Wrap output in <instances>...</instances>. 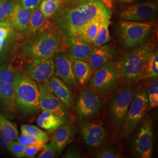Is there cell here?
<instances>
[{"label":"cell","instance_id":"836d02e7","mask_svg":"<svg viewBox=\"0 0 158 158\" xmlns=\"http://www.w3.org/2000/svg\"><path fill=\"white\" fill-rule=\"evenodd\" d=\"M47 142L42 141L35 142L26 147L25 152V157L32 158L35 157L37 153L41 151L42 148L45 145Z\"/></svg>","mask_w":158,"mask_h":158},{"label":"cell","instance_id":"b9f144b4","mask_svg":"<svg viewBox=\"0 0 158 158\" xmlns=\"http://www.w3.org/2000/svg\"><path fill=\"white\" fill-rule=\"evenodd\" d=\"M81 156L80 155V153L74 150V149H69L65 153L63 156V158H81Z\"/></svg>","mask_w":158,"mask_h":158},{"label":"cell","instance_id":"e575fe53","mask_svg":"<svg viewBox=\"0 0 158 158\" xmlns=\"http://www.w3.org/2000/svg\"><path fill=\"white\" fill-rule=\"evenodd\" d=\"M26 147L27 146L23 145L19 142L12 141L7 148L10 152L15 155L17 158H23L25 157Z\"/></svg>","mask_w":158,"mask_h":158},{"label":"cell","instance_id":"8d00e7d4","mask_svg":"<svg viewBox=\"0 0 158 158\" xmlns=\"http://www.w3.org/2000/svg\"><path fill=\"white\" fill-rule=\"evenodd\" d=\"M17 139H18V142L21 143L22 144L25 146H28L30 144H32L33 143L37 142L42 141L47 142L39 138H36L33 136L23 134H21V135L18 136Z\"/></svg>","mask_w":158,"mask_h":158},{"label":"cell","instance_id":"f1b7e54d","mask_svg":"<svg viewBox=\"0 0 158 158\" xmlns=\"http://www.w3.org/2000/svg\"><path fill=\"white\" fill-rule=\"evenodd\" d=\"M158 53L157 51H152L150 54L147 64L146 79H158Z\"/></svg>","mask_w":158,"mask_h":158},{"label":"cell","instance_id":"8992f818","mask_svg":"<svg viewBox=\"0 0 158 158\" xmlns=\"http://www.w3.org/2000/svg\"><path fill=\"white\" fill-rule=\"evenodd\" d=\"M120 81L117 61L111 60L96 70L89 81V89L103 97L112 93Z\"/></svg>","mask_w":158,"mask_h":158},{"label":"cell","instance_id":"7c38bea8","mask_svg":"<svg viewBox=\"0 0 158 158\" xmlns=\"http://www.w3.org/2000/svg\"><path fill=\"white\" fill-rule=\"evenodd\" d=\"M25 73L38 83L48 82L54 76L55 66L53 57L29 60L24 67Z\"/></svg>","mask_w":158,"mask_h":158},{"label":"cell","instance_id":"9c48e42d","mask_svg":"<svg viewBox=\"0 0 158 158\" xmlns=\"http://www.w3.org/2000/svg\"><path fill=\"white\" fill-rule=\"evenodd\" d=\"M103 101L90 89L80 92L75 102V112L80 120L87 121L98 115L102 111Z\"/></svg>","mask_w":158,"mask_h":158},{"label":"cell","instance_id":"ab89813d","mask_svg":"<svg viewBox=\"0 0 158 158\" xmlns=\"http://www.w3.org/2000/svg\"><path fill=\"white\" fill-rule=\"evenodd\" d=\"M12 141L13 140L12 139L6 136L0 131V145L2 147L7 148L11 143Z\"/></svg>","mask_w":158,"mask_h":158},{"label":"cell","instance_id":"ac0fdd59","mask_svg":"<svg viewBox=\"0 0 158 158\" xmlns=\"http://www.w3.org/2000/svg\"><path fill=\"white\" fill-rule=\"evenodd\" d=\"M56 130L50 143L55 149L57 155H60L73 138L74 131L72 123L67 120Z\"/></svg>","mask_w":158,"mask_h":158},{"label":"cell","instance_id":"44dd1931","mask_svg":"<svg viewBox=\"0 0 158 158\" xmlns=\"http://www.w3.org/2000/svg\"><path fill=\"white\" fill-rule=\"evenodd\" d=\"M0 98L8 113L12 115L17 113L14 84L0 81Z\"/></svg>","mask_w":158,"mask_h":158},{"label":"cell","instance_id":"9a60e30c","mask_svg":"<svg viewBox=\"0 0 158 158\" xmlns=\"http://www.w3.org/2000/svg\"><path fill=\"white\" fill-rule=\"evenodd\" d=\"M55 56L56 76L63 80L69 88L76 89L78 84L74 74L72 56L64 53H56Z\"/></svg>","mask_w":158,"mask_h":158},{"label":"cell","instance_id":"52a82bcc","mask_svg":"<svg viewBox=\"0 0 158 158\" xmlns=\"http://www.w3.org/2000/svg\"><path fill=\"white\" fill-rule=\"evenodd\" d=\"M152 31L149 23L121 20L118 29L119 40L125 49H133L143 45Z\"/></svg>","mask_w":158,"mask_h":158},{"label":"cell","instance_id":"7a4b0ae2","mask_svg":"<svg viewBox=\"0 0 158 158\" xmlns=\"http://www.w3.org/2000/svg\"><path fill=\"white\" fill-rule=\"evenodd\" d=\"M153 49L152 44H143L133 49L117 61L121 81L129 83L146 79L148 61Z\"/></svg>","mask_w":158,"mask_h":158},{"label":"cell","instance_id":"4316f807","mask_svg":"<svg viewBox=\"0 0 158 158\" xmlns=\"http://www.w3.org/2000/svg\"><path fill=\"white\" fill-rule=\"evenodd\" d=\"M17 3L15 0H6L0 3V26L10 27V19Z\"/></svg>","mask_w":158,"mask_h":158},{"label":"cell","instance_id":"30bf717a","mask_svg":"<svg viewBox=\"0 0 158 158\" xmlns=\"http://www.w3.org/2000/svg\"><path fill=\"white\" fill-rule=\"evenodd\" d=\"M40 90V107L42 111L55 114L64 120H67L68 107L55 96L48 82L38 83Z\"/></svg>","mask_w":158,"mask_h":158},{"label":"cell","instance_id":"3957f363","mask_svg":"<svg viewBox=\"0 0 158 158\" xmlns=\"http://www.w3.org/2000/svg\"><path fill=\"white\" fill-rule=\"evenodd\" d=\"M17 110L25 115H33L39 111L38 85L23 72H17L14 83Z\"/></svg>","mask_w":158,"mask_h":158},{"label":"cell","instance_id":"e0dca14e","mask_svg":"<svg viewBox=\"0 0 158 158\" xmlns=\"http://www.w3.org/2000/svg\"><path fill=\"white\" fill-rule=\"evenodd\" d=\"M32 12V10L26 8L17 3L10 19V27L19 33L26 34Z\"/></svg>","mask_w":158,"mask_h":158},{"label":"cell","instance_id":"1f68e13d","mask_svg":"<svg viewBox=\"0 0 158 158\" xmlns=\"http://www.w3.org/2000/svg\"><path fill=\"white\" fill-rule=\"evenodd\" d=\"M40 5V10L48 18L55 15L62 6V4L58 2L46 0L41 1Z\"/></svg>","mask_w":158,"mask_h":158},{"label":"cell","instance_id":"4fadbf2b","mask_svg":"<svg viewBox=\"0 0 158 158\" xmlns=\"http://www.w3.org/2000/svg\"><path fill=\"white\" fill-rule=\"evenodd\" d=\"M81 138L85 143L91 148L102 145L107 139V133L98 121H83L80 125Z\"/></svg>","mask_w":158,"mask_h":158},{"label":"cell","instance_id":"603a6c76","mask_svg":"<svg viewBox=\"0 0 158 158\" xmlns=\"http://www.w3.org/2000/svg\"><path fill=\"white\" fill-rule=\"evenodd\" d=\"M65 120L54 113L43 111L37 119V124L42 129L47 131H54L64 123Z\"/></svg>","mask_w":158,"mask_h":158},{"label":"cell","instance_id":"6da1fadb","mask_svg":"<svg viewBox=\"0 0 158 158\" xmlns=\"http://www.w3.org/2000/svg\"><path fill=\"white\" fill-rule=\"evenodd\" d=\"M111 17V11L102 0H80L72 6L59 8L55 22L63 34L69 38L77 37L90 23Z\"/></svg>","mask_w":158,"mask_h":158},{"label":"cell","instance_id":"5b68a950","mask_svg":"<svg viewBox=\"0 0 158 158\" xmlns=\"http://www.w3.org/2000/svg\"><path fill=\"white\" fill-rule=\"evenodd\" d=\"M140 85L138 82L117 86L112 92L108 106L110 119L115 126H121Z\"/></svg>","mask_w":158,"mask_h":158},{"label":"cell","instance_id":"ba28073f","mask_svg":"<svg viewBox=\"0 0 158 158\" xmlns=\"http://www.w3.org/2000/svg\"><path fill=\"white\" fill-rule=\"evenodd\" d=\"M149 107L147 89L139 87L130 104L122 124L123 133L128 137L143 118Z\"/></svg>","mask_w":158,"mask_h":158},{"label":"cell","instance_id":"484cf974","mask_svg":"<svg viewBox=\"0 0 158 158\" xmlns=\"http://www.w3.org/2000/svg\"><path fill=\"white\" fill-rule=\"evenodd\" d=\"M110 19L109 18L102 19L98 34L92 44L94 46L97 47L104 45L107 44L110 40V34L109 31Z\"/></svg>","mask_w":158,"mask_h":158},{"label":"cell","instance_id":"4dcf8cb0","mask_svg":"<svg viewBox=\"0 0 158 158\" xmlns=\"http://www.w3.org/2000/svg\"><path fill=\"white\" fill-rule=\"evenodd\" d=\"M21 131L23 134L33 136L47 142L49 140V136L46 132L32 125H23L21 127Z\"/></svg>","mask_w":158,"mask_h":158},{"label":"cell","instance_id":"74e56055","mask_svg":"<svg viewBox=\"0 0 158 158\" xmlns=\"http://www.w3.org/2000/svg\"><path fill=\"white\" fill-rule=\"evenodd\" d=\"M148 98H158V79H153L150 83L148 90Z\"/></svg>","mask_w":158,"mask_h":158},{"label":"cell","instance_id":"d6a6232c","mask_svg":"<svg viewBox=\"0 0 158 158\" xmlns=\"http://www.w3.org/2000/svg\"><path fill=\"white\" fill-rule=\"evenodd\" d=\"M94 157L98 158H122L121 154L117 150L111 147H104L95 153Z\"/></svg>","mask_w":158,"mask_h":158},{"label":"cell","instance_id":"83f0119b","mask_svg":"<svg viewBox=\"0 0 158 158\" xmlns=\"http://www.w3.org/2000/svg\"><path fill=\"white\" fill-rule=\"evenodd\" d=\"M0 131L6 136L12 140L16 139L18 136L17 125L0 114Z\"/></svg>","mask_w":158,"mask_h":158},{"label":"cell","instance_id":"ffe728a7","mask_svg":"<svg viewBox=\"0 0 158 158\" xmlns=\"http://www.w3.org/2000/svg\"><path fill=\"white\" fill-rule=\"evenodd\" d=\"M70 52L72 58L89 62L94 46L77 37L70 38Z\"/></svg>","mask_w":158,"mask_h":158},{"label":"cell","instance_id":"7402d4cb","mask_svg":"<svg viewBox=\"0 0 158 158\" xmlns=\"http://www.w3.org/2000/svg\"><path fill=\"white\" fill-rule=\"evenodd\" d=\"M72 64L75 78L78 85H87L93 74V70L89 62L72 58Z\"/></svg>","mask_w":158,"mask_h":158},{"label":"cell","instance_id":"f6af8a7d","mask_svg":"<svg viewBox=\"0 0 158 158\" xmlns=\"http://www.w3.org/2000/svg\"><path fill=\"white\" fill-rule=\"evenodd\" d=\"M46 1H53V2H58L60 4H62V2L64 1V0H46Z\"/></svg>","mask_w":158,"mask_h":158},{"label":"cell","instance_id":"f35d334b","mask_svg":"<svg viewBox=\"0 0 158 158\" xmlns=\"http://www.w3.org/2000/svg\"><path fill=\"white\" fill-rule=\"evenodd\" d=\"M17 3L23 7L29 10H34L37 8L42 0H15Z\"/></svg>","mask_w":158,"mask_h":158},{"label":"cell","instance_id":"d6986e66","mask_svg":"<svg viewBox=\"0 0 158 158\" xmlns=\"http://www.w3.org/2000/svg\"><path fill=\"white\" fill-rule=\"evenodd\" d=\"M48 83L53 94L67 107H72L73 105V94L66 84L60 78L54 76L49 79Z\"/></svg>","mask_w":158,"mask_h":158},{"label":"cell","instance_id":"d4e9b609","mask_svg":"<svg viewBox=\"0 0 158 158\" xmlns=\"http://www.w3.org/2000/svg\"><path fill=\"white\" fill-rule=\"evenodd\" d=\"M102 19H97L88 24L82 29V31L79 33L77 37L81 40H83L86 42L92 44L98 34V31Z\"/></svg>","mask_w":158,"mask_h":158},{"label":"cell","instance_id":"5bb4252c","mask_svg":"<svg viewBox=\"0 0 158 158\" xmlns=\"http://www.w3.org/2000/svg\"><path fill=\"white\" fill-rule=\"evenodd\" d=\"M153 138L152 125L150 120L146 119L141 126L134 141L135 153L138 158H151Z\"/></svg>","mask_w":158,"mask_h":158},{"label":"cell","instance_id":"d590c367","mask_svg":"<svg viewBox=\"0 0 158 158\" xmlns=\"http://www.w3.org/2000/svg\"><path fill=\"white\" fill-rule=\"evenodd\" d=\"M56 155V151L51 143L45 144L41 149V152L38 156V158H54Z\"/></svg>","mask_w":158,"mask_h":158},{"label":"cell","instance_id":"2e32d148","mask_svg":"<svg viewBox=\"0 0 158 158\" xmlns=\"http://www.w3.org/2000/svg\"><path fill=\"white\" fill-rule=\"evenodd\" d=\"M118 54L115 46L106 44L94 48L88 62L94 71L104 64L117 59Z\"/></svg>","mask_w":158,"mask_h":158},{"label":"cell","instance_id":"7bdbcfd3","mask_svg":"<svg viewBox=\"0 0 158 158\" xmlns=\"http://www.w3.org/2000/svg\"><path fill=\"white\" fill-rule=\"evenodd\" d=\"M119 2H122V3H131V2H133L134 1H136L137 0H117Z\"/></svg>","mask_w":158,"mask_h":158},{"label":"cell","instance_id":"ee69618b","mask_svg":"<svg viewBox=\"0 0 158 158\" xmlns=\"http://www.w3.org/2000/svg\"><path fill=\"white\" fill-rule=\"evenodd\" d=\"M4 44H5V40L0 39V51H1V50L3 49Z\"/></svg>","mask_w":158,"mask_h":158},{"label":"cell","instance_id":"8fae6325","mask_svg":"<svg viewBox=\"0 0 158 158\" xmlns=\"http://www.w3.org/2000/svg\"><path fill=\"white\" fill-rule=\"evenodd\" d=\"M158 3L152 1L130 6L120 14L122 20L144 23L151 21L157 15Z\"/></svg>","mask_w":158,"mask_h":158},{"label":"cell","instance_id":"60d3db41","mask_svg":"<svg viewBox=\"0 0 158 158\" xmlns=\"http://www.w3.org/2000/svg\"><path fill=\"white\" fill-rule=\"evenodd\" d=\"M11 31V28L6 26H0V39L6 40Z\"/></svg>","mask_w":158,"mask_h":158},{"label":"cell","instance_id":"cb8c5ba5","mask_svg":"<svg viewBox=\"0 0 158 158\" xmlns=\"http://www.w3.org/2000/svg\"><path fill=\"white\" fill-rule=\"evenodd\" d=\"M47 19L48 18H46L40 8L38 7L34 10L31 18L29 28L26 34H28L29 36L33 37L45 31H44V28L45 27L47 23Z\"/></svg>","mask_w":158,"mask_h":158},{"label":"cell","instance_id":"bcb514c9","mask_svg":"<svg viewBox=\"0 0 158 158\" xmlns=\"http://www.w3.org/2000/svg\"><path fill=\"white\" fill-rule=\"evenodd\" d=\"M6 1V0H0V3L2 2H3V1Z\"/></svg>","mask_w":158,"mask_h":158},{"label":"cell","instance_id":"277c9868","mask_svg":"<svg viewBox=\"0 0 158 158\" xmlns=\"http://www.w3.org/2000/svg\"><path fill=\"white\" fill-rule=\"evenodd\" d=\"M62 40L56 32L47 30L23 43L22 52L28 60L53 57L60 50Z\"/></svg>","mask_w":158,"mask_h":158},{"label":"cell","instance_id":"f546056e","mask_svg":"<svg viewBox=\"0 0 158 158\" xmlns=\"http://www.w3.org/2000/svg\"><path fill=\"white\" fill-rule=\"evenodd\" d=\"M17 72L13 66L6 64L0 66V81L14 84Z\"/></svg>","mask_w":158,"mask_h":158}]
</instances>
